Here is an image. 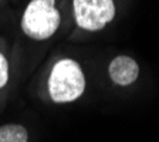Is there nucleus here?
<instances>
[{
  "instance_id": "f257e3e1",
  "label": "nucleus",
  "mask_w": 159,
  "mask_h": 142,
  "mask_svg": "<svg viewBox=\"0 0 159 142\" xmlns=\"http://www.w3.org/2000/svg\"><path fill=\"white\" fill-rule=\"evenodd\" d=\"M87 78L81 64L63 57L51 66L47 76V94L54 104H71L85 93Z\"/></svg>"
},
{
  "instance_id": "f03ea898",
  "label": "nucleus",
  "mask_w": 159,
  "mask_h": 142,
  "mask_svg": "<svg viewBox=\"0 0 159 142\" xmlns=\"http://www.w3.org/2000/svg\"><path fill=\"white\" fill-rule=\"evenodd\" d=\"M56 2L57 0H30L20 20L24 36L34 41H46L58 31L61 26V11Z\"/></svg>"
},
{
  "instance_id": "7ed1b4c3",
  "label": "nucleus",
  "mask_w": 159,
  "mask_h": 142,
  "mask_svg": "<svg viewBox=\"0 0 159 142\" xmlns=\"http://www.w3.org/2000/svg\"><path fill=\"white\" fill-rule=\"evenodd\" d=\"M114 0H73L74 21L81 31H99L114 20Z\"/></svg>"
},
{
  "instance_id": "20e7f679",
  "label": "nucleus",
  "mask_w": 159,
  "mask_h": 142,
  "mask_svg": "<svg viewBox=\"0 0 159 142\" xmlns=\"http://www.w3.org/2000/svg\"><path fill=\"white\" fill-rule=\"evenodd\" d=\"M109 78L114 84L126 87L134 84L139 76V66L134 58L128 56H118L108 66Z\"/></svg>"
},
{
  "instance_id": "39448f33",
  "label": "nucleus",
  "mask_w": 159,
  "mask_h": 142,
  "mask_svg": "<svg viewBox=\"0 0 159 142\" xmlns=\"http://www.w3.org/2000/svg\"><path fill=\"white\" fill-rule=\"evenodd\" d=\"M0 142H29V131L21 124L0 125Z\"/></svg>"
},
{
  "instance_id": "423d86ee",
  "label": "nucleus",
  "mask_w": 159,
  "mask_h": 142,
  "mask_svg": "<svg viewBox=\"0 0 159 142\" xmlns=\"http://www.w3.org/2000/svg\"><path fill=\"white\" fill-rule=\"evenodd\" d=\"M10 81V63L6 54L0 50V91H3Z\"/></svg>"
}]
</instances>
